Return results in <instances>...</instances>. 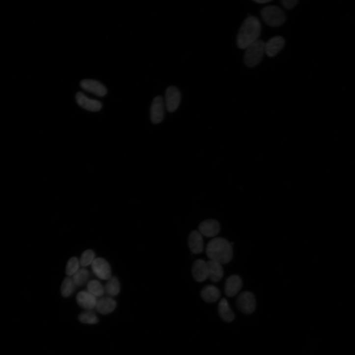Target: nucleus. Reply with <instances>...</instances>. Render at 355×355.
I'll list each match as a JSON object with an SVG mask.
<instances>
[{
  "label": "nucleus",
  "mask_w": 355,
  "mask_h": 355,
  "mask_svg": "<svg viewBox=\"0 0 355 355\" xmlns=\"http://www.w3.org/2000/svg\"><path fill=\"white\" fill-rule=\"evenodd\" d=\"M265 44L258 40L246 49L244 61L247 66L254 67L261 62L265 53Z\"/></svg>",
  "instance_id": "7ed1b4c3"
},
{
  "label": "nucleus",
  "mask_w": 355,
  "mask_h": 355,
  "mask_svg": "<svg viewBox=\"0 0 355 355\" xmlns=\"http://www.w3.org/2000/svg\"><path fill=\"white\" fill-rule=\"evenodd\" d=\"M91 268L95 275L104 280H108L111 277V271L109 264L105 259L98 258L94 260Z\"/></svg>",
  "instance_id": "423d86ee"
},
{
  "label": "nucleus",
  "mask_w": 355,
  "mask_h": 355,
  "mask_svg": "<svg viewBox=\"0 0 355 355\" xmlns=\"http://www.w3.org/2000/svg\"><path fill=\"white\" fill-rule=\"evenodd\" d=\"M218 311L220 317L225 322H231L234 319V314L227 300L225 299H222L220 301L218 306Z\"/></svg>",
  "instance_id": "aec40b11"
},
{
  "label": "nucleus",
  "mask_w": 355,
  "mask_h": 355,
  "mask_svg": "<svg viewBox=\"0 0 355 355\" xmlns=\"http://www.w3.org/2000/svg\"><path fill=\"white\" fill-rule=\"evenodd\" d=\"M298 2V0H282L281 3L283 6L288 10H291L295 7Z\"/></svg>",
  "instance_id": "cd10ccee"
},
{
  "label": "nucleus",
  "mask_w": 355,
  "mask_h": 355,
  "mask_svg": "<svg viewBox=\"0 0 355 355\" xmlns=\"http://www.w3.org/2000/svg\"><path fill=\"white\" fill-rule=\"evenodd\" d=\"M76 99L81 107L89 111H97L100 110L102 107L100 102L90 99L81 92L76 94Z\"/></svg>",
  "instance_id": "dca6fc26"
},
{
  "label": "nucleus",
  "mask_w": 355,
  "mask_h": 355,
  "mask_svg": "<svg viewBox=\"0 0 355 355\" xmlns=\"http://www.w3.org/2000/svg\"><path fill=\"white\" fill-rule=\"evenodd\" d=\"M261 14L266 24L273 27H281L286 19L284 12L279 7L274 6L264 8L261 11Z\"/></svg>",
  "instance_id": "20e7f679"
},
{
  "label": "nucleus",
  "mask_w": 355,
  "mask_h": 355,
  "mask_svg": "<svg viewBox=\"0 0 355 355\" xmlns=\"http://www.w3.org/2000/svg\"><path fill=\"white\" fill-rule=\"evenodd\" d=\"M181 95L176 86L168 87L165 92V101L168 111L173 112L178 109L181 102Z\"/></svg>",
  "instance_id": "6e6552de"
},
{
  "label": "nucleus",
  "mask_w": 355,
  "mask_h": 355,
  "mask_svg": "<svg viewBox=\"0 0 355 355\" xmlns=\"http://www.w3.org/2000/svg\"><path fill=\"white\" fill-rule=\"evenodd\" d=\"M95 259V254L92 250H87L82 255L80 264L82 267H86L92 264Z\"/></svg>",
  "instance_id": "a878e982"
},
{
  "label": "nucleus",
  "mask_w": 355,
  "mask_h": 355,
  "mask_svg": "<svg viewBox=\"0 0 355 355\" xmlns=\"http://www.w3.org/2000/svg\"><path fill=\"white\" fill-rule=\"evenodd\" d=\"M188 245L190 250L194 254H199L204 250L203 236L197 230H193L190 233Z\"/></svg>",
  "instance_id": "4468645a"
},
{
  "label": "nucleus",
  "mask_w": 355,
  "mask_h": 355,
  "mask_svg": "<svg viewBox=\"0 0 355 355\" xmlns=\"http://www.w3.org/2000/svg\"><path fill=\"white\" fill-rule=\"evenodd\" d=\"M236 305L243 313L251 314L255 310L256 301L254 295L250 292L242 293L237 299Z\"/></svg>",
  "instance_id": "39448f33"
},
{
  "label": "nucleus",
  "mask_w": 355,
  "mask_h": 355,
  "mask_svg": "<svg viewBox=\"0 0 355 355\" xmlns=\"http://www.w3.org/2000/svg\"><path fill=\"white\" fill-rule=\"evenodd\" d=\"M89 277L88 271L85 269H82L78 270L72 278L76 286H82L87 281Z\"/></svg>",
  "instance_id": "b1692460"
},
{
  "label": "nucleus",
  "mask_w": 355,
  "mask_h": 355,
  "mask_svg": "<svg viewBox=\"0 0 355 355\" xmlns=\"http://www.w3.org/2000/svg\"><path fill=\"white\" fill-rule=\"evenodd\" d=\"M243 281L238 275H233L229 277L226 280L224 291L228 297H232L238 294L243 287Z\"/></svg>",
  "instance_id": "9d476101"
},
{
  "label": "nucleus",
  "mask_w": 355,
  "mask_h": 355,
  "mask_svg": "<svg viewBox=\"0 0 355 355\" xmlns=\"http://www.w3.org/2000/svg\"><path fill=\"white\" fill-rule=\"evenodd\" d=\"M80 261L77 257L71 258L66 266V273L69 276H73L79 270Z\"/></svg>",
  "instance_id": "bb28decb"
},
{
  "label": "nucleus",
  "mask_w": 355,
  "mask_h": 355,
  "mask_svg": "<svg viewBox=\"0 0 355 355\" xmlns=\"http://www.w3.org/2000/svg\"><path fill=\"white\" fill-rule=\"evenodd\" d=\"M88 292L96 297H101L105 293V289L101 283L97 280L90 281L87 285Z\"/></svg>",
  "instance_id": "4be33fe9"
},
{
  "label": "nucleus",
  "mask_w": 355,
  "mask_h": 355,
  "mask_svg": "<svg viewBox=\"0 0 355 355\" xmlns=\"http://www.w3.org/2000/svg\"><path fill=\"white\" fill-rule=\"evenodd\" d=\"M79 319L83 324L90 325L96 324L99 321L98 317L92 310H86L82 313L79 316Z\"/></svg>",
  "instance_id": "393cba45"
},
{
  "label": "nucleus",
  "mask_w": 355,
  "mask_h": 355,
  "mask_svg": "<svg viewBox=\"0 0 355 355\" xmlns=\"http://www.w3.org/2000/svg\"><path fill=\"white\" fill-rule=\"evenodd\" d=\"M116 301L110 297L102 298L97 301L96 310L101 314L107 315L113 312L116 307Z\"/></svg>",
  "instance_id": "a211bd4d"
},
{
  "label": "nucleus",
  "mask_w": 355,
  "mask_h": 355,
  "mask_svg": "<svg viewBox=\"0 0 355 355\" xmlns=\"http://www.w3.org/2000/svg\"><path fill=\"white\" fill-rule=\"evenodd\" d=\"M105 293L109 296H116L120 293L121 290L120 283L118 279L114 276L111 277L105 285Z\"/></svg>",
  "instance_id": "412c9836"
},
{
  "label": "nucleus",
  "mask_w": 355,
  "mask_h": 355,
  "mask_svg": "<svg viewBox=\"0 0 355 355\" xmlns=\"http://www.w3.org/2000/svg\"><path fill=\"white\" fill-rule=\"evenodd\" d=\"M220 229L219 222L214 219H209L201 222L198 226V231L207 238H214Z\"/></svg>",
  "instance_id": "1a4fd4ad"
},
{
  "label": "nucleus",
  "mask_w": 355,
  "mask_h": 355,
  "mask_svg": "<svg viewBox=\"0 0 355 355\" xmlns=\"http://www.w3.org/2000/svg\"><path fill=\"white\" fill-rule=\"evenodd\" d=\"M254 1L259 4H264L272 2V0H255Z\"/></svg>",
  "instance_id": "c85d7f7f"
},
{
  "label": "nucleus",
  "mask_w": 355,
  "mask_h": 355,
  "mask_svg": "<svg viewBox=\"0 0 355 355\" xmlns=\"http://www.w3.org/2000/svg\"><path fill=\"white\" fill-rule=\"evenodd\" d=\"M262 27L259 20L255 17L250 16L243 23L239 31L237 44L241 49H246L259 40Z\"/></svg>",
  "instance_id": "f257e3e1"
},
{
  "label": "nucleus",
  "mask_w": 355,
  "mask_h": 355,
  "mask_svg": "<svg viewBox=\"0 0 355 355\" xmlns=\"http://www.w3.org/2000/svg\"><path fill=\"white\" fill-rule=\"evenodd\" d=\"M208 278L214 282L219 281L223 276L222 265L218 262L210 260L207 262Z\"/></svg>",
  "instance_id": "f3484780"
},
{
  "label": "nucleus",
  "mask_w": 355,
  "mask_h": 355,
  "mask_svg": "<svg viewBox=\"0 0 355 355\" xmlns=\"http://www.w3.org/2000/svg\"><path fill=\"white\" fill-rule=\"evenodd\" d=\"M201 296L205 301L213 303L220 298V293L219 290L215 286L207 285L202 290Z\"/></svg>",
  "instance_id": "6ab92c4d"
},
{
  "label": "nucleus",
  "mask_w": 355,
  "mask_h": 355,
  "mask_svg": "<svg viewBox=\"0 0 355 355\" xmlns=\"http://www.w3.org/2000/svg\"><path fill=\"white\" fill-rule=\"evenodd\" d=\"M191 272L195 281L204 282L208 278L207 262L201 259L196 260L193 264Z\"/></svg>",
  "instance_id": "ddd939ff"
},
{
  "label": "nucleus",
  "mask_w": 355,
  "mask_h": 355,
  "mask_svg": "<svg viewBox=\"0 0 355 355\" xmlns=\"http://www.w3.org/2000/svg\"><path fill=\"white\" fill-rule=\"evenodd\" d=\"M285 41L281 36H275L265 44V53L269 57L276 55L284 47Z\"/></svg>",
  "instance_id": "f8f14e48"
},
{
  "label": "nucleus",
  "mask_w": 355,
  "mask_h": 355,
  "mask_svg": "<svg viewBox=\"0 0 355 355\" xmlns=\"http://www.w3.org/2000/svg\"><path fill=\"white\" fill-rule=\"evenodd\" d=\"M78 305L86 310H92L96 308L97 299L87 291L79 292L76 297Z\"/></svg>",
  "instance_id": "9b49d317"
},
{
  "label": "nucleus",
  "mask_w": 355,
  "mask_h": 355,
  "mask_svg": "<svg viewBox=\"0 0 355 355\" xmlns=\"http://www.w3.org/2000/svg\"><path fill=\"white\" fill-rule=\"evenodd\" d=\"M80 84L83 89L98 96L103 97L107 92L106 87L102 84L94 80H83Z\"/></svg>",
  "instance_id": "2eb2a0df"
},
{
  "label": "nucleus",
  "mask_w": 355,
  "mask_h": 355,
  "mask_svg": "<svg viewBox=\"0 0 355 355\" xmlns=\"http://www.w3.org/2000/svg\"><path fill=\"white\" fill-rule=\"evenodd\" d=\"M73 278L71 277H66L63 281L61 287V293L63 297L68 298L74 292L76 288Z\"/></svg>",
  "instance_id": "5701e85b"
},
{
  "label": "nucleus",
  "mask_w": 355,
  "mask_h": 355,
  "mask_svg": "<svg viewBox=\"0 0 355 355\" xmlns=\"http://www.w3.org/2000/svg\"><path fill=\"white\" fill-rule=\"evenodd\" d=\"M164 103L161 96L154 98L151 107V119L154 124L161 123L164 118Z\"/></svg>",
  "instance_id": "0eeeda50"
},
{
  "label": "nucleus",
  "mask_w": 355,
  "mask_h": 355,
  "mask_svg": "<svg viewBox=\"0 0 355 355\" xmlns=\"http://www.w3.org/2000/svg\"><path fill=\"white\" fill-rule=\"evenodd\" d=\"M206 255L210 260L224 265L229 263L233 257L231 245L225 239L215 238L208 244Z\"/></svg>",
  "instance_id": "f03ea898"
}]
</instances>
